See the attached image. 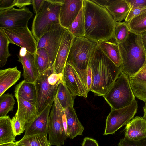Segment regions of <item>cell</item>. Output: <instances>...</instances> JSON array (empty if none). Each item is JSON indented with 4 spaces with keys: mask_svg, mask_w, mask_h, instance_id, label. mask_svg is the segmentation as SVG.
<instances>
[{
    "mask_svg": "<svg viewBox=\"0 0 146 146\" xmlns=\"http://www.w3.org/2000/svg\"><path fill=\"white\" fill-rule=\"evenodd\" d=\"M33 13L29 8L17 9L14 7L0 11V28H22L28 27Z\"/></svg>",
    "mask_w": 146,
    "mask_h": 146,
    "instance_id": "cell-11",
    "label": "cell"
},
{
    "mask_svg": "<svg viewBox=\"0 0 146 146\" xmlns=\"http://www.w3.org/2000/svg\"><path fill=\"white\" fill-rule=\"evenodd\" d=\"M56 96L64 109L73 106L75 96L71 94L62 80L58 85Z\"/></svg>",
    "mask_w": 146,
    "mask_h": 146,
    "instance_id": "cell-27",
    "label": "cell"
},
{
    "mask_svg": "<svg viewBox=\"0 0 146 146\" xmlns=\"http://www.w3.org/2000/svg\"><path fill=\"white\" fill-rule=\"evenodd\" d=\"M102 96L111 109L114 110L126 107L135 100L129 77L122 71L109 91Z\"/></svg>",
    "mask_w": 146,
    "mask_h": 146,
    "instance_id": "cell-7",
    "label": "cell"
},
{
    "mask_svg": "<svg viewBox=\"0 0 146 146\" xmlns=\"http://www.w3.org/2000/svg\"><path fill=\"white\" fill-rule=\"evenodd\" d=\"M130 31L141 35L146 31V9L127 23Z\"/></svg>",
    "mask_w": 146,
    "mask_h": 146,
    "instance_id": "cell-30",
    "label": "cell"
},
{
    "mask_svg": "<svg viewBox=\"0 0 146 146\" xmlns=\"http://www.w3.org/2000/svg\"><path fill=\"white\" fill-rule=\"evenodd\" d=\"M118 45L122 60V71L129 77L133 76L142 68L146 59L141 35L130 31L126 40Z\"/></svg>",
    "mask_w": 146,
    "mask_h": 146,
    "instance_id": "cell-3",
    "label": "cell"
},
{
    "mask_svg": "<svg viewBox=\"0 0 146 146\" xmlns=\"http://www.w3.org/2000/svg\"><path fill=\"white\" fill-rule=\"evenodd\" d=\"M66 28L60 24H55L37 42L36 49H45L48 53L50 68L52 69Z\"/></svg>",
    "mask_w": 146,
    "mask_h": 146,
    "instance_id": "cell-10",
    "label": "cell"
},
{
    "mask_svg": "<svg viewBox=\"0 0 146 146\" xmlns=\"http://www.w3.org/2000/svg\"><path fill=\"white\" fill-rule=\"evenodd\" d=\"M84 36L97 42L115 40L116 22L106 9L92 0H83Z\"/></svg>",
    "mask_w": 146,
    "mask_h": 146,
    "instance_id": "cell-1",
    "label": "cell"
},
{
    "mask_svg": "<svg viewBox=\"0 0 146 146\" xmlns=\"http://www.w3.org/2000/svg\"><path fill=\"white\" fill-rule=\"evenodd\" d=\"M45 0H32V4L34 12L36 14L42 8Z\"/></svg>",
    "mask_w": 146,
    "mask_h": 146,
    "instance_id": "cell-42",
    "label": "cell"
},
{
    "mask_svg": "<svg viewBox=\"0 0 146 146\" xmlns=\"http://www.w3.org/2000/svg\"><path fill=\"white\" fill-rule=\"evenodd\" d=\"M62 106L56 96L54 99L49 116L48 142L50 146H61L68 136L64 126Z\"/></svg>",
    "mask_w": 146,
    "mask_h": 146,
    "instance_id": "cell-8",
    "label": "cell"
},
{
    "mask_svg": "<svg viewBox=\"0 0 146 146\" xmlns=\"http://www.w3.org/2000/svg\"><path fill=\"white\" fill-rule=\"evenodd\" d=\"M62 76L54 72L50 68L40 73L34 83L36 93V104L38 114L47 105L53 103L58 88L62 81Z\"/></svg>",
    "mask_w": 146,
    "mask_h": 146,
    "instance_id": "cell-5",
    "label": "cell"
},
{
    "mask_svg": "<svg viewBox=\"0 0 146 146\" xmlns=\"http://www.w3.org/2000/svg\"><path fill=\"white\" fill-rule=\"evenodd\" d=\"M1 29L10 43L15 44L34 55L36 50L37 41L28 27L22 28Z\"/></svg>",
    "mask_w": 146,
    "mask_h": 146,
    "instance_id": "cell-12",
    "label": "cell"
},
{
    "mask_svg": "<svg viewBox=\"0 0 146 146\" xmlns=\"http://www.w3.org/2000/svg\"><path fill=\"white\" fill-rule=\"evenodd\" d=\"M18 58V61L23 66L24 80L34 83L40 73L36 66L34 55L27 51L23 56L19 55Z\"/></svg>",
    "mask_w": 146,
    "mask_h": 146,
    "instance_id": "cell-20",
    "label": "cell"
},
{
    "mask_svg": "<svg viewBox=\"0 0 146 146\" xmlns=\"http://www.w3.org/2000/svg\"><path fill=\"white\" fill-rule=\"evenodd\" d=\"M130 9L135 7H146V0H125Z\"/></svg>",
    "mask_w": 146,
    "mask_h": 146,
    "instance_id": "cell-38",
    "label": "cell"
},
{
    "mask_svg": "<svg viewBox=\"0 0 146 146\" xmlns=\"http://www.w3.org/2000/svg\"><path fill=\"white\" fill-rule=\"evenodd\" d=\"M74 36L66 28L52 69L54 72L62 76Z\"/></svg>",
    "mask_w": 146,
    "mask_h": 146,
    "instance_id": "cell-15",
    "label": "cell"
},
{
    "mask_svg": "<svg viewBox=\"0 0 146 146\" xmlns=\"http://www.w3.org/2000/svg\"><path fill=\"white\" fill-rule=\"evenodd\" d=\"M17 109L15 114L19 119L26 124L33 121L38 115L36 102H31L16 98Z\"/></svg>",
    "mask_w": 146,
    "mask_h": 146,
    "instance_id": "cell-21",
    "label": "cell"
},
{
    "mask_svg": "<svg viewBox=\"0 0 146 146\" xmlns=\"http://www.w3.org/2000/svg\"><path fill=\"white\" fill-rule=\"evenodd\" d=\"M15 0H0V11L5 10L14 7Z\"/></svg>",
    "mask_w": 146,
    "mask_h": 146,
    "instance_id": "cell-39",
    "label": "cell"
},
{
    "mask_svg": "<svg viewBox=\"0 0 146 146\" xmlns=\"http://www.w3.org/2000/svg\"><path fill=\"white\" fill-rule=\"evenodd\" d=\"M138 109L137 101L135 100L129 105L114 110L107 117L104 135L113 134L122 126L127 124L134 117Z\"/></svg>",
    "mask_w": 146,
    "mask_h": 146,
    "instance_id": "cell-9",
    "label": "cell"
},
{
    "mask_svg": "<svg viewBox=\"0 0 146 146\" xmlns=\"http://www.w3.org/2000/svg\"><path fill=\"white\" fill-rule=\"evenodd\" d=\"M129 77L130 84L135 97L146 102V59L142 68L135 75Z\"/></svg>",
    "mask_w": 146,
    "mask_h": 146,
    "instance_id": "cell-19",
    "label": "cell"
},
{
    "mask_svg": "<svg viewBox=\"0 0 146 146\" xmlns=\"http://www.w3.org/2000/svg\"><path fill=\"white\" fill-rule=\"evenodd\" d=\"M62 4L45 0L43 5L33 19L31 32L37 41L55 24H60L59 17Z\"/></svg>",
    "mask_w": 146,
    "mask_h": 146,
    "instance_id": "cell-6",
    "label": "cell"
},
{
    "mask_svg": "<svg viewBox=\"0 0 146 146\" xmlns=\"http://www.w3.org/2000/svg\"><path fill=\"white\" fill-rule=\"evenodd\" d=\"M124 138L136 140L146 137V119L144 117L136 116L126 125Z\"/></svg>",
    "mask_w": 146,
    "mask_h": 146,
    "instance_id": "cell-18",
    "label": "cell"
},
{
    "mask_svg": "<svg viewBox=\"0 0 146 146\" xmlns=\"http://www.w3.org/2000/svg\"><path fill=\"white\" fill-rule=\"evenodd\" d=\"M98 43L102 51L116 66L122 67L121 54L115 40L100 41Z\"/></svg>",
    "mask_w": 146,
    "mask_h": 146,
    "instance_id": "cell-24",
    "label": "cell"
},
{
    "mask_svg": "<svg viewBox=\"0 0 146 146\" xmlns=\"http://www.w3.org/2000/svg\"><path fill=\"white\" fill-rule=\"evenodd\" d=\"M145 105L143 107V109L144 113L143 117L146 119V102L145 103Z\"/></svg>",
    "mask_w": 146,
    "mask_h": 146,
    "instance_id": "cell-47",
    "label": "cell"
},
{
    "mask_svg": "<svg viewBox=\"0 0 146 146\" xmlns=\"http://www.w3.org/2000/svg\"><path fill=\"white\" fill-rule=\"evenodd\" d=\"M82 146H99L97 141L91 138H84L82 143Z\"/></svg>",
    "mask_w": 146,
    "mask_h": 146,
    "instance_id": "cell-41",
    "label": "cell"
},
{
    "mask_svg": "<svg viewBox=\"0 0 146 146\" xmlns=\"http://www.w3.org/2000/svg\"><path fill=\"white\" fill-rule=\"evenodd\" d=\"M98 45L85 36L73 39L66 64L75 69L84 84L90 60Z\"/></svg>",
    "mask_w": 146,
    "mask_h": 146,
    "instance_id": "cell-4",
    "label": "cell"
},
{
    "mask_svg": "<svg viewBox=\"0 0 146 146\" xmlns=\"http://www.w3.org/2000/svg\"><path fill=\"white\" fill-rule=\"evenodd\" d=\"M66 118L68 137L73 139L78 135H83L84 127L78 119L73 106L64 109Z\"/></svg>",
    "mask_w": 146,
    "mask_h": 146,
    "instance_id": "cell-22",
    "label": "cell"
},
{
    "mask_svg": "<svg viewBox=\"0 0 146 146\" xmlns=\"http://www.w3.org/2000/svg\"><path fill=\"white\" fill-rule=\"evenodd\" d=\"M119 146H146V137L136 140H131L124 138L120 140Z\"/></svg>",
    "mask_w": 146,
    "mask_h": 146,
    "instance_id": "cell-36",
    "label": "cell"
},
{
    "mask_svg": "<svg viewBox=\"0 0 146 146\" xmlns=\"http://www.w3.org/2000/svg\"><path fill=\"white\" fill-rule=\"evenodd\" d=\"M66 29L74 37L84 36L85 20L83 7L72 24Z\"/></svg>",
    "mask_w": 146,
    "mask_h": 146,
    "instance_id": "cell-28",
    "label": "cell"
},
{
    "mask_svg": "<svg viewBox=\"0 0 146 146\" xmlns=\"http://www.w3.org/2000/svg\"><path fill=\"white\" fill-rule=\"evenodd\" d=\"M64 84L73 96L86 98L88 92L83 82L75 69L66 64L62 74Z\"/></svg>",
    "mask_w": 146,
    "mask_h": 146,
    "instance_id": "cell-13",
    "label": "cell"
},
{
    "mask_svg": "<svg viewBox=\"0 0 146 146\" xmlns=\"http://www.w3.org/2000/svg\"><path fill=\"white\" fill-rule=\"evenodd\" d=\"M64 0H50L52 2L62 4L64 2Z\"/></svg>",
    "mask_w": 146,
    "mask_h": 146,
    "instance_id": "cell-46",
    "label": "cell"
},
{
    "mask_svg": "<svg viewBox=\"0 0 146 146\" xmlns=\"http://www.w3.org/2000/svg\"><path fill=\"white\" fill-rule=\"evenodd\" d=\"M21 74L17 66L0 70V96L19 80Z\"/></svg>",
    "mask_w": 146,
    "mask_h": 146,
    "instance_id": "cell-23",
    "label": "cell"
},
{
    "mask_svg": "<svg viewBox=\"0 0 146 146\" xmlns=\"http://www.w3.org/2000/svg\"><path fill=\"white\" fill-rule=\"evenodd\" d=\"M15 101L12 94L7 93L0 96V117L7 115L12 111Z\"/></svg>",
    "mask_w": 146,
    "mask_h": 146,
    "instance_id": "cell-33",
    "label": "cell"
},
{
    "mask_svg": "<svg viewBox=\"0 0 146 146\" xmlns=\"http://www.w3.org/2000/svg\"><path fill=\"white\" fill-rule=\"evenodd\" d=\"M14 96L31 102H36V93L34 83L22 81L15 87Z\"/></svg>",
    "mask_w": 146,
    "mask_h": 146,
    "instance_id": "cell-25",
    "label": "cell"
},
{
    "mask_svg": "<svg viewBox=\"0 0 146 146\" xmlns=\"http://www.w3.org/2000/svg\"><path fill=\"white\" fill-rule=\"evenodd\" d=\"M0 146H17L16 142H11L0 144Z\"/></svg>",
    "mask_w": 146,
    "mask_h": 146,
    "instance_id": "cell-45",
    "label": "cell"
},
{
    "mask_svg": "<svg viewBox=\"0 0 146 146\" xmlns=\"http://www.w3.org/2000/svg\"><path fill=\"white\" fill-rule=\"evenodd\" d=\"M129 31L127 22L125 21L116 22L115 31V37L117 44L123 42L126 40Z\"/></svg>",
    "mask_w": 146,
    "mask_h": 146,
    "instance_id": "cell-34",
    "label": "cell"
},
{
    "mask_svg": "<svg viewBox=\"0 0 146 146\" xmlns=\"http://www.w3.org/2000/svg\"><path fill=\"white\" fill-rule=\"evenodd\" d=\"M11 125L13 131L16 136L21 135L24 131L27 124L21 121L15 114L11 119Z\"/></svg>",
    "mask_w": 146,
    "mask_h": 146,
    "instance_id": "cell-35",
    "label": "cell"
},
{
    "mask_svg": "<svg viewBox=\"0 0 146 146\" xmlns=\"http://www.w3.org/2000/svg\"><path fill=\"white\" fill-rule=\"evenodd\" d=\"M88 66L91 70V91L95 95L103 96L109 91L122 72L104 53L98 45L92 55Z\"/></svg>",
    "mask_w": 146,
    "mask_h": 146,
    "instance_id": "cell-2",
    "label": "cell"
},
{
    "mask_svg": "<svg viewBox=\"0 0 146 146\" xmlns=\"http://www.w3.org/2000/svg\"><path fill=\"white\" fill-rule=\"evenodd\" d=\"M141 35L144 48L146 51V31L141 33Z\"/></svg>",
    "mask_w": 146,
    "mask_h": 146,
    "instance_id": "cell-44",
    "label": "cell"
},
{
    "mask_svg": "<svg viewBox=\"0 0 146 146\" xmlns=\"http://www.w3.org/2000/svg\"><path fill=\"white\" fill-rule=\"evenodd\" d=\"M31 0H15V6L19 9L25 7L26 6L32 4Z\"/></svg>",
    "mask_w": 146,
    "mask_h": 146,
    "instance_id": "cell-43",
    "label": "cell"
},
{
    "mask_svg": "<svg viewBox=\"0 0 146 146\" xmlns=\"http://www.w3.org/2000/svg\"><path fill=\"white\" fill-rule=\"evenodd\" d=\"M9 40L3 30L0 28V67L2 68L6 64L7 59L11 54L9 50Z\"/></svg>",
    "mask_w": 146,
    "mask_h": 146,
    "instance_id": "cell-32",
    "label": "cell"
},
{
    "mask_svg": "<svg viewBox=\"0 0 146 146\" xmlns=\"http://www.w3.org/2000/svg\"><path fill=\"white\" fill-rule=\"evenodd\" d=\"M92 83V71L90 68L88 66L84 83L85 85L88 92L91 90Z\"/></svg>",
    "mask_w": 146,
    "mask_h": 146,
    "instance_id": "cell-40",
    "label": "cell"
},
{
    "mask_svg": "<svg viewBox=\"0 0 146 146\" xmlns=\"http://www.w3.org/2000/svg\"><path fill=\"white\" fill-rule=\"evenodd\" d=\"M47 136L37 134L23 137L16 142L17 146H50Z\"/></svg>",
    "mask_w": 146,
    "mask_h": 146,
    "instance_id": "cell-29",
    "label": "cell"
},
{
    "mask_svg": "<svg viewBox=\"0 0 146 146\" xmlns=\"http://www.w3.org/2000/svg\"><path fill=\"white\" fill-rule=\"evenodd\" d=\"M83 0H64L62 4L59 17L60 24L67 28L76 17L83 7Z\"/></svg>",
    "mask_w": 146,
    "mask_h": 146,
    "instance_id": "cell-16",
    "label": "cell"
},
{
    "mask_svg": "<svg viewBox=\"0 0 146 146\" xmlns=\"http://www.w3.org/2000/svg\"><path fill=\"white\" fill-rule=\"evenodd\" d=\"M34 56L36 66L40 73L50 68L48 54L45 49H36Z\"/></svg>",
    "mask_w": 146,
    "mask_h": 146,
    "instance_id": "cell-31",
    "label": "cell"
},
{
    "mask_svg": "<svg viewBox=\"0 0 146 146\" xmlns=\"http://www.w3.org/2000/svg\"><path fill=\"white\" fill-rule=\"evenodd\" d=\"M53 104H50L47 105L33 121L26 125L25 132L23 137L37 134L47 136L49 116Z\"/></svg>",
    "mask_w": 146,
    "mask_h": 146,
    "instance_id": "cell-14",
    "label": "cell"
},
{
    "mask_svg": "<svg viewBox=\"0 0 146 146\" xmlns=\"http://www.w3.org/2000/svg\"><path fill=\"white\" fill-rule=\"evenodd\" d=\"M15 137L9 116L0 117V144L14 142Z\"/></svg>",
    "mask_w": 146,
    "mask_h": 146,
    "instance_id": "cell-26",
    "label": "cell"
},
{
    "mask_svg": "<svg viewBox=\"0 0 146 146\" xmlns=\"http://www.w3.org/2000/svg\"><path fill=\"white\" fill-rule=\"evenodd\" d=\"M146 9V7H135L130 9L125 21L127 23L142 12Z\"/></svg>",
    "mask_w": 146,
    "mask_h": 146,
    "instance_id": "cell-37",
    "label": "cell"
},
{
    "mask_svg": "<svg viewBox=\"0 0 146 146\" xmlns=\"http://www.w3.org/2000/svg\"><path fill=\"white\" fill-rule=\"evenodd\" d=\"M100 4L106 9L117 22L125 20L130 10L125 0H102Z\"/></svg>",
    "mask_w": 146,
    "mask_h": 146,
    "instance_id": "cell-17",
    "label": "cell"
}]
</instances>
